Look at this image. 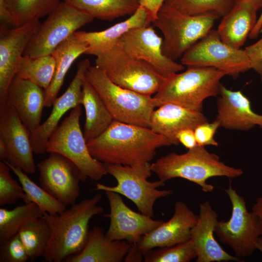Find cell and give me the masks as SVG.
<instances>
[{"mask_svg": "<svg viewBox=\"0 0 262 262\" xmlns=\"http://www.w3.org/2000/svg\"><path fill=\"white\" fill-rule=\"evenodd\" d=\"M202 113L173 103H166L154 110L150 120L149 128L155 133L164 136L171 145L180 143L178 133L182 129H195L198 125L207 122Z\"/></svg>", "mask_w": 262, "mask_h": 262, "instance_id": "cell-23", "label": "cell"}, {"mask_svg": "<svg viewBox=\"0 0 262 262\" xmlns=\"http://www.w3.org/2000/svg\"><path fill=\"white\" fill-rule=\"evenodd\" d=\"M8 151L4 141L0 137V160L5 161L7 160Z\"/></svg>", "mask_w": 262, "mask_h": 262, "instance_id": "cell-47", "label": "cell"}, {"mask_svg": "<svg viewBox=\"0 0 262 262\" xmlns=\"http://www.w3.org/2000/svg\"><path fill=\"white\" fill-rule=\"evenodd\" d=\"M31 132L22 122L15 109L8 106L0 115V137L6 143L8 155L7 163L27 174L36 171L31 141Z\"/></svg>", "mask_w": 262, "mask_h": 262, "instance_id": "cell-18", "label": "cell"}, {"mask_svg": "<svg viewBox=\"0 0 262 262\" xmlns=\"http://www.w3.org/2000/svg\"><path fill=\"white\" fill-rule=\"evenodd\" d=\"M218 215L210 202L205 201L199 205V214L192 229L190 239L197 254V262H242L241 258L226 251L214 236Z\"/></svg>", "mask_w": 262, "mask_h": 262, "instance_id": "cell-20", "label": "cell"}, {"mask_svg": "<svg viewBox=\"0 0 262 262\" xmlns=\"http://www.w3.org/2000/svg\"><path fill=\"white\" fill-rule=\"evenodd\" d=\"M11 169L4 162H0V206L16 203L25 197V193L21 185L15 180Z\"/></svg>", "mask_w": 262, "mask_h": 262, "instance_id": "cell-37", "label": "cell"}, {"mask_svg": "<svg viewBox=\"0 0 262 262\" xmlns=\"http://www.w3.org/2000/svg\"><path fill=\"white\" fill-rule=\"evenodd\" d=\"M171 145L149 128L114 120L100 135L87 142L92 156L108 164L136 166L149 163L157 150Z\"/></svg>", "mask_w": 262, "mask_h": 262, "instance_id": "cell-1", "label": "cell"}, {"mask_svg": "<svg viewBox=\"0 0 262 262\" xmlns=\"http://www.w3.org/2000/svg\"><path fill=\"white\" fill-rule=\"evenodd\" d=\"M180 60L184 66L213 67L234 79L251 69L245 49L227 45L213 29L186 51Z\"/></svg>", "mask_w": 262, "mask_h": 262, "instance_id": "cell-10", "label": "cell"}, {"mask_svg": "<svg viewBox=\"0 0 262 262\" xmlns=\"http://www.w3.org/2000/svg\"><path fill=\"white\" fill-rule=\"evenodd\" d=\"M90 66V62L87 59L78 63L74 78L65 93L55 99L48 118L31 132V144L34 153L40 154L46 152L47 142L58 126L63 116L69 110L82 104V85L85 71Z\"/></svg>", "mask_w": 262, "mask_h": 262, "instance_id": "cell-17", "label": "cell"}, {"mask_svg": "<svg viewBox=\"0 0 262 262\" xmlns=\"http://www.w3.org/2000/svg\"><path fill=\"white\" fill-rule=\"evenodd\" d=\"M55 69L51 54L37 58L22 55L16 68V76L36 84L44 90L50 85Z\"/></svg>", "mask_w": 262, "mask_h": 262, "instance_id": "cell-31", "label": "cell"}, {"mask_svg": "<svg viewBox=\"0 0 262 262\" xmlns=\"http://www.w3.org/2000/svg\"><path fill=\"white\" fill-rule=\"evenodd\" d=\"M245 49L250 60L251 69L258 74L262 82V37Z\"/></svg>", "mask_w": 262, "mask_h": 262, "instance_id": "cell-40", "label": "cell"}, {"mask_svg": "<svg viewBox=\"0 0 262 262\" xmlns=\"http://www.w3.org/2000/svg\"><path fill=\"white\" fill-rule=\"evenodd\" d=\"M225 76V73L214 68L188 66L185 71L165 79L153 97L155 106L173 103L202 112L205 99L219 96L220 81Z\"/></svg>", "mask_w": 262, "mask_h": 262, "instance_id": "cell-4", "label": "cell"}, {"mask_svg": "<svg viewBox=\"0 0 262 262\" xmlns=\"http://www.w3.org/2000/svg\"><path fill=\"white\" fill-rule=\"evenodd\" d=\"M217 97L215 119L220 127L240 131L256 126L262 129V115L252 110L250 100L241 91L229 89L222 84Z\"/></svg>", "mask_w": 262, "mask_h": 262, "instance_id": "cell-21", "label": "cell"}, {"mask_svg": "<svg viewBox=\"0 0 262 262\" xmlns=\"http://www.w3.org/2000/svg\"><path fill=\"white\" fill-rule=\"evenodd\" d=\"M102 196L75 203L60 213H44L51 229V236L43 256L44 262H61L79 253L84 247L88 236L90 219L104 211L98 205Z\"/></svg>", "mask_w": 262, "mask_h": 262, "instance_id": "cell-2", "label": "cell"}, {"mask_svg": "<svg viewBox=\"0 0 262 262\" xmlns=\"http://www.w3.org/2000/svg\"><path fill=\"white\" fill-rule=\"evenodd\" d=\"M152 172L164 182L180 178L199 185L204 192H211L214 186L207 183L213 177L237 178L243 174L240 168L226 165L216 154L208 151L204 146L197 145L183 154L171 152L151 164Z\"/></svg>", "mask_w": 262, "mask_h": 262, "instance_id": "cell-3", "label": "cell"}, {"mask_svg": "<svg viewBox=\"0 0 262 262\" xmlns=\"http://www.w3.org/2000/svg\"><path fill=\"white\" fill-rule=\"evenodd\" d=\"M163 40L150 25L130 30L122 36L117 45L129 55L152 66L166 78L182 70L184 66L164 54Z\"/></svg>", "mask_w": 262, "mask_h": 262, "instance_id": "cell-15", "label": "cell"}, {"mask_svg": "<svg viewBox=\"0 0 262 262\" xmlns=\"http://www.w3.org/2000/svg\"><path fill=\"white\" fill-rule=\"evenodd\" d=\"M0 17L1 21L12 25L10 18L5 7L4 0H0Z\"/></svg>", "mask_w": 262, "mask_h": 262, "instance_id": "cell-46", "label": "cell"}, {"mask_svg": "<svg viewBox=\"0 0 262 262\" xmlns=\"http://www.w3.org/2000/svg\"><path fill=\"white\" fill-rule=\"evenodd\" d=\"M82 104L85 111L83 134L86 142L97 137L112 123L114 119L101 98L84 77Z\"/></svg>", "mask_w": 262, "mask_h": 262, "instance_id": "cell-28", "label": "cell"}, {"mask_svg": "<svg viewBox=\"0 0 262 262\" xmlns=\"http://www.w3.org/2000/svg\"><path fill=\"white\" fill-rule=\"evenodd\" d=\"M4 162L17 177L25 193L23 200L25 203H34L44 213H60L67 209L58 199L32 180L27 174L21 169Z\"/></svg>", "mask_w": 262, "mask_h": 262, "instance_id": "cell-33", "label": "cell"}, {"mask_svg": "<svg viewBox=\"0 0 262 262\" xmlns=\"http://www.w3.org/2000/svg\"><path fill=\"white\" fill-rule=\"evenodd\" d=\"M196 215L182 201H177L171 218L143 236L137 243L144 255L152 249L172 246L190 239L192 229L196 223Z\"/></svg>", "mask_w": 262, "mask_h": 262, "instance_id": "cell-19", "label": "cell"}, {"mask_svg": "<svg viewBox=\"0 0 262 262\" xmlns=\"http://www.w3.org/2000/svg\"><path fill=\"white\" fill-rule=\"evenodd\" d=\"M252 209V212L258 217L262 235V195L256 199V202L253 205Z\"/></svg>", "mask_w": 262, "mask_h": 262, "instance_id": "cell-44", "label": "cell"}, {"mask_svg": "<svg viewBox=\"0 0 262 262\" xmlns=\"http://www.w3.org/2000/svg\"><path fill=\"white\" fill-rule=\"evenodd\" d=\"M93 19L66 2H60L41 23L23 55L37 58L50 55L58 45Z\"/></svg>", "mask_w": 262, "mask_h": 262, "instance_id": "cell-12", "label": "cell"}, {"mask_svg": "<svg viewBox=\"0 0 262 262\" xmlns=\"http://www.w3.org/2000/svg\"><path fill=\"white\" fill-rule=\"evenodd\" d=\"M215 20L211 16L183 14L163 4L152 24L163 33V53L177 61L212 29Z\"/></svg>", "mask_w": 262, "mask_h": 262, "instance_id": "cell-8", "label": "cell"}, {"mask_svg": "<svg viewBox=\"0 0 262 262\" xmlns=\"http://www.w3.org/2000/svg\"><path fill=\"white\" fill-rule=\"evenodd\" d=\"M163 4L183 14L222 17L234 6V0H164Z\"/></svg>", "mask_w": 262, "mask_h": 262, "instance_id": "cell-35", "label": "cell"}, {"mask_svg": "<svg viewBox=\"0 0 262 262\" xmlns=\"http://www.w3.org/2000/svg\"><path fill=\"white\" fill-rule=\"evenodd\" d=\"M41 187L66 207L76 203L80 195L81 174L70 160L57 153H50L37 164Z\"/></svg>", "mask_w": 262, "mask_h": 262, "instance_id": "cell-13", "label": "cell"}, {"mask_svg": "<svg viewBox=\"0 0 262 262\" xmlns=\"http://www.w3.org/2000/svg\"><path fill=\"white\" fill-rule=\"evenodd\" d=\"M105 192L110 206V213L104 215L110 219L109 227L105 235L110 240L137 243L143 236L164 222L154 220L132 210L126 205L120 195L116 192Z\"/></svg>", "mask_w": 262, "mask_h": 262, "instance_id": "cell-16", "label": "cell"}, {"mask_svg": "<svg viewBox=\"0 0 262 262\" xmlns=\"http://www.w3.org/2000/svg\"><path fill=\"white\" fill-rule=\"evenodd\" d=\"M177 138L179 143L188 149L197 145L194 130L191 128H186L180 131L177 135Z\"/></svg>", "mask_w": 262, "mask_h": 262, "instance_id": "cell-41", "label": "cell"}, {"mask_svg": "<svg viewBox=\"0 0 262 262\" xmlns=\"http://www.w3.org/2000/svg\"><path fill=\"white\" fill-rule=\"evenodd\" d=\"M85 78L97 91L114 120L149 128L156 107L153 98L122 88L112 82L96 66H90Z\"/></svg>", "mask_w": 262, "mask_h": 262, "instance_id": "cell-5", "label": "cell"}, {"mask_svg": "<svg viewBox=\"0 0 262 262\" xmlns=\"http://www.w3.org/2000/svg\"><path fill=\"white\" fill-rule=\"evenodd\" d=\"M144 255L139 250L137 243L131 244V245L127 253L124 261L130 262H142L144 260Z\"/></svg>", "mask_w": 262, "mask_h": 262, "instance_id": "cell-43", "label": "cell"}, {"mask_svg": "<svg viewBox=\"0 0 262 262\" xmlns=\"http://www.w3.org/2000/svg\"><path fill=\"white\" fill-rule=\"evenodd\" d=\"M258 249L262 253V235L257 239L256 244V249Z\"/></svg>", "mask_w": 262, "mask_h": 262, "instance_id": "cell-49", "label": "cell"}, {"mask_svg": "<svg viewBox=\"0 0 262 262\" xmlns=\"http://www.w3.org/2000/svg\"><path fill=\"white\" fill-rule=\"evenodd\" d=\"M51 229L43 217L35 218L22 227L18 234L28 253L29 260L43 257L51 236Z\"/></svg>", "mask_w": 262, "mask_h": 262, "instance_id": "cell-34", "label": "cell"}, {"mask_svg": "<svg viewBox=\"0 0 262 262\" xmlns=\"http://www.w3.org/2000/svg\"><path fill=\"white\" fill-rule=\"evenodd\" d=\"M152 22V19L148 11L144 6L140 5L130 17L105 30L90 32L77 31L76 33L88 45L84 54L98 57L116 46L122 36L130 30L150 25Z\"/></svg>", "mask_w": 262, "mask_h": 262, "instance_id": "cell-24", "label": "cell"}, {"mask_svg": "<svg viewBox=\"0 0 262 262\" xmlns=\"http://www.w3.org/2000/svg\"><path fill=\"white\" fill-rule=\"evenodd\" d=\"M41 24L35 19L21 26L0 28V115L8 108L6 95L8 87L16 75L19 59L34 34Z\"/></svg>", "mask_w": 262, "mask_h": 262, "instance_id": "cell-14", "label": "cell"}, {"mask_svg": "<svg viewBox=\"0 0 262 262\" xmlns=\"http://www.w3.org/2000/svg\"><path fill=\"white\" fill-rule=\"evenodd\" d=\"M131 244L125 240L108 238L98 226L90 229L86 243L79 253L67 258L66 262H121Z\"/></svg>", "mask_w": 262, "mask_h": 262, "instance_id": "cell-25", "label": "cell"}, {"mask_svg": "<svg viewBox=\"0 0 262 262\" xmlns=\"http://www.w3.org/2000/svg\"><path fill=\"white\" fill-rule=\"evenodd\" d=\"M225 191L231 203V214L228 221H218L214 232L221 243L231 247L236 257H249L256 249L258 238L262 236L258 217L248 211L244 197L231 185Z\"/></svg>", "mask_w": 262, "mask_h": 262, "instance_id": "cell-11", "label": "cell"}, {"mask_svg": "<svg viewBox=\"0 0 262 262\" xmlns=\"http://www.w3.org/2000/svg\"><path fill=\"white\" fill-rule=\"evenodd\" d=\"M60 0H4V5L14 27L49 15Z\"/></svg>", "mask_w": 262, "mask_h": 262, "instance_id": "cell-30", "label": "cell"}, {"mask_svg": "<svg viewBox=\"0 0 262 262\" xmlns=\"http://www.w3.org/2000/svg\"><path fill=\"white\" fill-rule=\"evenodd\" d=\"M262 27V11L260 16L258 18L257 22L249 34V37L250 39L256 38L260 33H261V30Z\"/></svg>", "mask_w": 262, "mask_h": 262, "instance_id": "cell-45", "label": "cell"}, {"mask_svg": "<svg viewBox=\"0 0 262 262\" xmlns=\"http://www.w3.org/2000/svg\"><path fill=\"white\" fill-rule=\"evenodd\" d=\"M44 213L33 202L24 203L9 210L0 208V244L18 233L20 228Z\"/></svg>", "mask_w": 262, "mask_h": 262, "instance_id": "cell-32", "label": "cell"}, {"mask_svg": "<svg viewBox=\"0 0 262 262\" xmlns=\"http://www.w3.org/2000/svg\"><path fill=\"white\" fill-rule=\"evenodd\" d=\"M220 127L219 122L216 119L211 123L207 121L197 126L194 129L197 145L204 147L208 145L218 146V143L214 139V135Z\"/></svg>", "mask_w": 262, "mask_h": 262, "instance_id": "cell-39", "label": "cell"}, {"mask_svg": "<svg viewBox=\"0 0 262 262\" xmlns=\"http://www.w3.org/2000/svg\"><path fill=\"white\" fill-rule=\"evenodd\" d=\"M262 33V28H261V33Z\"/></svg>", "mask_w": 262, "mask_h": 262, "instance_id": "cell-50", "label": "cell"}, {"mask_svg": "<svg viewBox=\"0 0 262 262\" xmlns=\"http://www.w3.org/2000/svg\"><path fill=\"white\" fill-rule=\"evenodd\" d=\"M257 12L248 3L234 4L222 17L216 30L222 41L234 48L241 49L257 22Z\"/></svg>", "mask_w": 262, "mask_h": 262, "instance_id": "cell-26", "label": "cell"}, {"mask_svg": "<svg viewBox=\"0 0 262 262\" xmlns=\"http://www.w3.org/2000/svg\"><path fill=\"white\" fill-rule=\"evenodd\" d=\"M93 18L112 21L133 14L140 6L138 0H64Z\"/></svg>", "mask_w": 262, "mask_h": 262, "instance_id": "cell-29", "label": "cell"}, {"mask_svg": "<svg viewBox=\"0 0 262 262\" xmlns=\"http://www.w3.org/2000/svg\"><path fill=\"white\" fill-rule=\"evenodd\" d=\"M28 253L17 233L0 244V262H26Z\"/></svg>", "mask_w": 262, "mask_h": 262, "instance_id": "cell-38", "label": "cell"}, {"mask_svg": "<svg viewBox=\"0 0 262 262\" xmlns=\"http://www.w3.org/2000/svg\"><path fill=\"white\" fill-rule=\"evenodd\" d=\"M88 47L87 43L82 40L76 32L51 53L55 62V69L49 86L44 90L45 107L52 105L71 66L78 57L85 53Z\"/></svg>", "mask_w": 262, "mask_h": 262, "instance_id": "cell-27", "label": "cell"}, {"mask_svg": "<svg viewBox=\"0 0 262 262\" xmlns=\"http://www.w3.org/2000/svg\"><path fill=\"white\" fill-rule=\"evenodd\" d=\"M197 254L190 239L177 245L157 247L147 253L145 262H189L196 258Z\"/></svg>", "mask_w": 262, "mask_h": 262, "instance_id": "cell-36", "label": "cell"}, {"mask_svg": "<svg viewBox=\"0 0 262 262\" xmlns=\"http://www.w3.org/2000/svg\"><path fill=\"white\" fill-rule=\"evenodd\" d=\"M234 4L240 3H248L253 6L257 11L262 8V0H234Z\"/></svg>", "mask_w": 262, "mask_h": 262, "instance_id": "cell-48", "label": "cell"}, {"mask_svg": "<svg viewBox=\"0 0 262 262\" xmlns=\"http://www.w3.org/2000/svg\"><path fill=\"white\" fill-rule=\"evenodd\" d=\"M95 66L116 85L147 96L155 94L166 79L152 66L129 55L118 45L97 57Z\"/></svg>", "mask_w": 262, "mask_h": 262, "instance_id": "cell-9", "label": "cell"}, {"mask_svg": "<svg viewBox=\"0 0 262 262\" xmlns=\"http://www.w3.org/2000/svg\"><path fill=\"white\" fill-rule=\"evenodd\" d=\"M140 5L144 6L151 16L152 21L156 18L158 11L164 0H138Z\"/></svg>", "mask_w": 262, "mask_h": 262, "instance_id": "cell-42", "label": "cell"}, {"mask_svg": "<svg viewBox=\"0 0 262 262\" xmlns=\"http://www.w3.org/2000/svg\"><path fill=\"white\" fill-rule=\"evenodd\" d=\"M80 105L71 110L51 134L46 145V152L57 153L66 157L78 168L81 181L88 178L99 180L108 174L104 164L91 155L80 124Z\"/></svg>", "mask_w": 262, "mask_h": 262, "instance_id": "cell-7", "label": "cell"}, {"mask_svg": "<svg viewBox=\"0 0 262 262\" xmlns=\"http://www.w3.org/2000/svg\"><path fill=\"white\" fill-rule=\"evenodd\" d=\"M7 107H13L22 122L32 132L40 125L45 106L44 89L17 76L11 82L6 95Z\"/></svg>", "mask_w": 262, "mask_h": 262, "instance_id": "cell-22", "label": "cell"}, {"mask_svg": "<svg viewBox=\"0 0 262 262\" xmlns=\"http://www.w3.org/2000/svg\"><path fill=\"white\" fill-rule=\"evenodd\" d=\"M103 164L108 174L116 180L117 184L110 186L97 183L94 191H110L122 195L131 200L140 213L147 216L154 217V206L157 199L174 193L171 189H158L165 185V182L160 180L154 181L147 180L152 172L149 163L133 167L120 164Z\"/></svg>", "mask_w": 262, "mask_h": 262, "instance_id": "cell-6", "label": "cell"}]
</instances>
